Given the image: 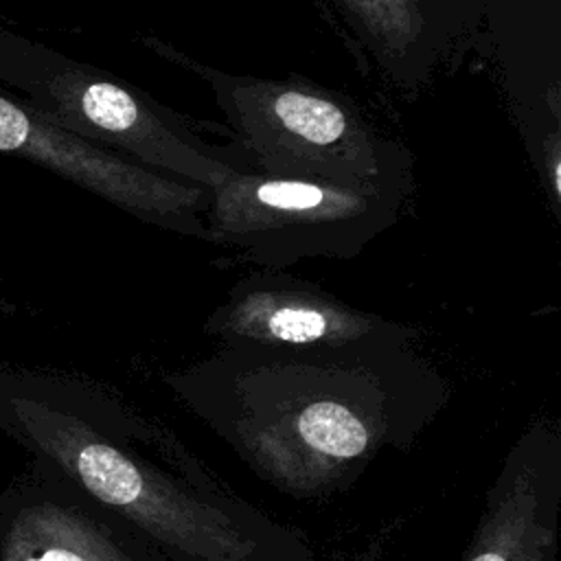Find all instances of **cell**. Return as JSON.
Returning <instances> with one entry per match:
<instances>
[{
	"mask_svg": "<svg viewBox=\"0 0 561 561\" xmlns=\"http://www.w3.org/2000/svg\"><path fill=\"white\" fill-rule=\"evenodd\" d=\"M408 195L243 167L210 188L204 226L210 243L263 270H285L302 259H355L399 219Z\"/></svg>",
	"mask_w": 561,
	"mask_h": 561,
	"instance_id": "cell-3",
	"label": "cell"
},
{
	"mask_svg": "<svg viewBox=\"0 0 561 561\" xmlns=\"http://www.w3.org/2000/svg\"><path fill=\"white\" fill-rule=\"evenodd\" d=\"M0 153L35 162L149 226L208 241L210 188L83 140L0 90Z\"/></svg>",
	"mask_w": 561,
	"mask_h": 561,
	"instance_id": "cell-4",
	"label": "cell"
},
{
	"mask_svg": "<svg viewBox=\"0 0 561 561\" xmlns=\"http://www.w3.org/2000/svg\"><path fill=\"white\" fill-rule=\"evenodd\" d=\"M302 440L335 458H355L368 445V432L348 408L335 401H316L298 419Z\"/></svg>",
	"mask_w": 561,
	"mask_h": 561,
	"instance_id": "cell-8",
	"label": "cell"
},
{
	"mask_svg": "<svg viewBox=\"0 0 561 561\" xmlns=\"http://www.w3.org/2000/svg\"><path fill=\"white\" fill-rule=\"evenodd\" d=\"M2 561H118L81 517L53 504L20 511L2 543Z\"/></svg>",
	"mask_w": 561,
	"mask_h": 561,
	"instance_id": "cell-7",
	"label": "cell"
},
{
	"mask_svg": "<svg viewBox=\"0 0 561 561\" xmlns=\"http://www.w3.org/2000/svg\"><path fill=\"white\" fill-rule=\"evenodd\" d=\"M0 90L53 125L188 184L215 188L243 169L145 90L4 26Z\"/></svg>",
	"mask_w": 561,
	"mask_h": 561,
	"instance_id": "cell-2",
	"label": "cell"
},
{
	"mask_svg": "<svg viewBox=\"0 0 561 561\" xmlns=\"http://www.w3.org/2000/svg\"><path fill=\"white\" fill-rule=\"evenodd\" d=\"M147 46L204 79L250 158L248 169L357 191H412L410 151L383 136L348 96L305 77L232 75L164 42L149 39Z\"/></svg>",
	"mask_w": 561,
	"mask_h": 561,
	"instance_id": "cell-1",
	"label": "cell"
},
{
	"mask_svg": "<svg viewBox=\"0 0 561 561\" xmlns=\"http://www.w3.org/2000/svg\"><path fill=\"white\" fill-rule=\"evenodd\" d=\"M471 561H508L504 554H500V552H480L478 557H473Z\"/></svg>",
	"mask_w": 561,
	"mask_h": 561,
	"instance_id": "cell-9",
	"label": "cell"
},
{
	"mask_svg": "<svg viewBox=\"0 0 561 561\" xmlns=\"http://www.w3.org/2000/svg\"><path fill=\"white\" fill-rule=\"evenodd\" d=\"M357 39L401 83L423 77L430 64L425 0H335Z\"/></svg>",
	"mask_w": 561,
	"mask_h": 561,
	"instance_id": "cell-6",
	"label": "cell"
},
{
	"mask_svg": "<svg viewBox=\"0 0 561 561\" xmlns=\"http://www.w3.org/2000/svg\"><path fill=\"white\" fill-rule=\"evenodd\" d=\"M208 331L228 342L278 348H340L401 335L392 322L283 270L239 278L208 318Z\"/></svg>",
	"mask_w": 561,
	"mask_h": 561,
	"instance_id": "cell-5",
	"label": "cell"
}]
</instances>
